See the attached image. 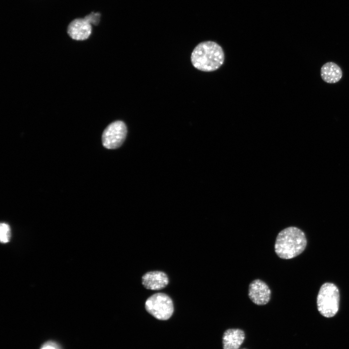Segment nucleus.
<instances>
[{
	"label": "nucleus",
	"instance_id": "1",
	"mask_svg": "<svg viewBox=\"0 0 349 349\" xmlns=\"http://www.w3.org/2000/svg\"><path fill=\"white\" fill-rule=\"evenodd\" d=\"M306 243L305 235L301 229L294 226L288 227L277 235L274 244L275 252L282 259H291L304 250Z\"/></svg>",
	"mask_w": 349,
	"mask_h": 349
},
{
	"label": "nucleus",
	"instance_id": "2",
	"mask_svg": "<svg viewBox=\"0 0 349 349\" xmlns=\"http://www.w3.org/2000/svg\"><path fill=\"white\" fill-rule=\"evenodd\" d=\"M224 60V54L222 47L210 41L198 44L191 55V62L193 66L205 72L217 70L223 64Z\"/></svg>",
	"mask_w": 349,
	"mask_h": 349
},
{
	"label": "nucleus",
	"instance_id": "3",
	"mask_svg": "<svg viewBox=\"0 0 349 349\" xmlns=\"http://www.w3.org/2000/svg\"><path fill=\"white\" fill-rule=\"evenodd\" d=\"M339 300L337 287L333 283H324L320 287L317 297L318 311L326 317H333L338 311Z\"/></svg>",
	"mask_w": 349,
	"mask_h": 349
},
{
	"label": "nucleus",
	"instance_id": "4",
	"mask_svg": "<svg viewBox=\"0 0 349 349\" xmlns=\"http://www.w3.org/2000/svg\"><path fill=\"white\" fill-rule=\"evenodd\" d=\"M99 13L92 12L84 18H77L71 21L67 28V32L73 39L83 41L87 39L92 33L91 24L97 25L100 21Z\"/></svg>",
	"mask_w": 349,
	"mask_h": 349
},
{
	"label": "nucleus",
	"instance_id": "5",
	"mask_svg": "<svg viewBox=\"0 0 349 349\" xmlns=\"http://www.w3.org/2000/svg\"><path fill=\"white\" fill-rule=\"evenodd\" d=\"M145 308L148 313L161 320L169 319L174 313V305L171 298L166 294L158 293L146 301Z\"/></svg>",
	"mask_w": 349,
	"mask_h": 349
},
{
	"label": "nucleus",
	"instance_id": "6",
	"mask_svg": "<svg viewBox=\"0 0 349 349\" xmlns=\"http://www.w3.org/2000/svg\"><path fill=\"white\" fill-rule=\"evenodd\" d=\"M127 133L126 124L122 121H116L109 124L102 135L103 145L109 149L119 147L124 142Z\"/></svg>",
	"mask_w": 349,
	"mask_h": 349
},
{
	"label": "nucleus",
	"instance_id": "7",
	"mask_svg": "<svg viewBox=\"0 0 349 349\" xmlns=\"http://www.w3.org/2000/svg\"><path fill=\"white\" fill-rule=\"evenodd\" d=\"M271 290L268 285L260 279L253 281L249 286V297L256 305H264L267 304L271 299Z\"/></svg>",
	"mask_w": 349,
	"mask_h": 349
},
{
	"label": "nucleus",
	"instance_id": "8",
	"mask_svg": "<svg viewBox=\"0 0 349 349\" xmlns=\"http://www.w3.org/2000/svg\"><path fill=\"white\" fill-rule=\"evenodd\" d=\"M167 275L163 272L154 271L147 272L142 277V284L148 289L158 290L168 284Z\"/></svg>",
	"mask_w": 349,
	"mask_h": 349
},
{
	"label": "nucleus",
	"instance_id": "9",
	"mask_svg": "<svg viewBox=\"0 0 349 349\" xmlns=\"http://www.w3.org/2000/svg\"><path fill=\"white\" fill-rule=\"evenodd\" d=\"M244 339L245 333L242 330L227 329L222 336L223 349H238Z\"/></svg>",
	"mask_w": 349,
	"mask_h": 349
},
{
	"label": "nucleus",
	"instance_id": "10",
	"mask_svg": "<svg viewBox=\"0 0 349 349\" xmlns=\"http://www.w3.org/2000/svg\"><path fill=\"white\" fill-rule=\"evenodd\" d=\"M321 76L325 82L334 83L341 79L342 72L341 68L336 64L333 62H329L322 66Z\"/></svg>",
	"mask_w": 349,
	"mask_h": 349
},
{
	"label": "nucleus",
	"instance_id": "11",
	"mask_svg": "<svg viewBox=\"0 0 349 349\" xmlns=\"http://www.w3.org/2000/svg\"><path fill=\"white\" fill-rule=\"evenodd\" d=\"M11 238V230L9 225L4 222L0 224V239L1 242L6 243Z\"/></svg>",
	"mask_w": 349,
	"mask_h": 349
},
{
	"label": "nucleus",
	"instance_id": "12",
	"mask_svg": "<svg viewBox=\"0 0 349 349\" xmlns=\"http://www.w3.org/2000/svg\"><path fill=\"white\" fill-rule=\"evenodd\" d=\"M41 349H59L58 345L55 343L49 341L45 343L42 347Z\"/></svg>",
	"mask_w": 349,
	"mask_h": 349
}]
</instances>
